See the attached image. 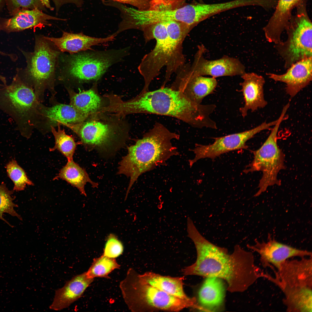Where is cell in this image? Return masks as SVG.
<instances>
[{
	"label": "cell",
	"mask_w": 312,
	"mask_h": 312,
	"mask_svg": "<svg viewBox=\"0 0 312 312\" xmlns=\"http://www.w3.org/2000/svg\"><path fill=\"white\" fill-rule=\"evenodd\" d=\"M187 232L195 245L197 258L194 263L182 270L184 275L220 278L227 282V289L232 293L244 291L263 277L264 272L256 265L251 252L236 245L233 253L229 254L226 248L203 237L192 221L187 222Z\"/></svg>",
	"instance_id": "cell-1"
},
{
	"label": "cell",
	"mask_w": 312,
	"mask_h": 312,
	"mask_svg": "<svg viewBox=\"0 0 312 312\" xmlns=\"http://www.w3.org/2000/svg\"><path fill=\"white\" fill-rule=\"evenodd\" d=\"M120 114H154L174 117L198 128H214L216 122L210 115L216 108L214 104L195 103L182 92L170 87H161L141 93L134 99L118 103Z\"/></svg>",
	"instance_id": "cell-2"
},
{
	"label": "cell",
	"mask_w": 312,
	"mask_h": 312,
	"mask_svg": "<svg viewBox=\"0 0 312 312\" xmlns=\"http://www.w3.org/2000/svg\"><path fill=\"white\" fill-rule=\"evenodd\" d=\"M179 138V134L156 122L142 139L128 147V153L121 161L118 172L130 178L126 198L131 187L141 174L157 166L166 165L170 157L179 155L177 148L172 146L171 141Z\"/></svg>",
	"instance_id": "cell-3"
},
{
	"label": "cell",
	"mask_w": 312,
	"mask_h": 312,
	"mask_svg": "<svg viewBox=\"0 0 312 312\" xmlns=\"http://www.w3.org/2000/svg\"><path fill=\"white\" fill-rule=\"evenodd\" d=\"M142 31L146 41L154 39L156 40L154 48L143 57L138 67L144 81L141 92H144L149 91L151 82L163 67H166V74L170 75L183 64V43L185 37L177 30H170L168 33L164 22L148 25Z\"/></svg>",
	"instance_id": "cell-4"
},
{
	"label": "cell",
	"mask_w": 312,
	"mask_h": 312,
	"mask_svg": "<svg viewBox=\"0 0 312 312\" xmlns=\"http://www.w3.org/2000/svg\"><path fill=\"white\" fill-rule=\"evenodd\" d=\"M287 259L281 268L272 269L275 276L266 273L265 278L283 292V302L288 312H311L312 257Z\"/></svg>",
	"instance_id": "cell-5"
},
{
	"label": "cell",
	"mask_w": 312,
	"mask_h": 312,
	"mask_svg": "<svg viewBox=\"0 0 312 312\" xmlns=\"http://www.w3.org/2000/svg\"><path fill=\"white\" fill-rule=\"evenodd\" d=\"M119 287L125 303L132 311L148 308L177 312L188 307H199L194 297L182 299L142 282L131 268L128 270Z\"/></svg>",
	"instance_id": "cell-6"
},
{
	"label": "cell",
	"mask_w": 312,
	"mask_h": 312,
	"mask_svg": "<svg viewBox=\"0 0 312 312\" xmlns=\"http://www.w3.org/2000/svg\"><path fill=\"white\" fill-rule=\"evenodd\" d=\"M287 111L285 109H282L277 122L272 128L265 142L259 149L252 151L253 160L244 170L245 173L255 171L262 172L259 190L255 196H259L270 186L281 185L277 176L279 171L285 168V155L278 145L277 134L281 122L287 118L286 115Z\"/></svg>",
	"instance_id": "cell-7"
},
{
	"label": "cell",
	"mask_w": 312,
	"mask_h": 312,
	"mask_svg": "<svg viewBox=\"0 0 312 312\" xmlns=\"http://www.w3.org/2000/svg\"><path fill=\"white\" fill-rule=\"evenodd\" d=\"M307 1L296 7V14L290 18L285 29L286 40L274 46L284 60L286 68L297 61L312 57V25L307 11Z\"/></svg>",
	"instance_id": "cell-8"
},
{
	"label": "cell",
	"mask_w": 312,
	"mask_h": 312,
	"mask_svg": "<svg viewBox=\"0 0 312 312\" xmlns=\"http://www.w3.org/2000/svg\"><path fill=\"white\" fill-rule=\"evenodd\" d=\"M36 102L31 87L16 73L10 84L0 87V110L12 118L16 130L27 138L30 136L29 129Z\"/></svg>",
	"instance_id": "cell-9"
},
{
	"label": "cell",
	"mask_w": 312,
	"mask_h": 312,
	"mask_svg": "<svg viewBox=\"0 0 312 312\" xmlns=\"http://www.w3.org/2000/svg\"><path fill=\"white\" fill-rule=\"evenodd\" d=\"M89 116L90 118L80 123L66 125L77 133L88 149L108 148L127 134L125 124L118 118L101 115L99 112Z\"/></svg>",
	"instance_id": "cell-10"
},
{
	"label": "cell",
	"mask_w": 312,
	"mask_h": 312,
	"mask_svg": "<svg viewBox=\"0 0 312 312\" xmlns=\"http://www.w3.org/2000/svg\"><path fill=\"white\" fill-rule=\"evenodd\" d=\"M129 47H128L72 55L66 60V73L69 77L80 82L98 80L110 66L122 61L129 54Z\"/></svg>",
	"instance_id": "cell-11"
},
{
	"label": "cell",
	"mask_w": 312,
	"mask_h": 312,
	"mask_svg": "<svg viewBox=\"0 0 312 312\" xmlns=\"http://www.w3.org/2000/svg\"><path fill=\"white\" fill-rule=\"evenodd\" d=\"M26 59L25 68H17L16 74L30 86H42L48 83L54 78L57 60L59 54L44 37H37L34 51L21 50Z\"/></svg>",
	"instance_id": "cell-12"
},
{
	"label": "cell",
	"mask_w": 312,
	"mask_h": 312,
	"mask_svg": "<svg viewBox=\"0 0 312 312\" xmlns=\"http://www.w3.org/2000/svg\"><path fill=\"white\" fill-rule=\"evenodd\" d=\"M275 121H266L251 129L226 136L214 138V142L208 145L196 144L195 148L191 150L195 156L189 160L190 166L198 160L205 158L212 159L222 154L240 149H247L246 142L256 134L263 130L271 129L275 124Z\"/></svg>",
	"instance_id": "cell-13"
},
{
	"label": "cell",
	"mask_w": 312,
	"mask_h": 312,
	"mask_svg": "<svg viewBox=\"0 0 312 312\" xmlns=\"http://www.w3.org/2000/svg\"><path fill=\"white\" fill-rule=\"evenodd\" d=\"M255 241L254 245H247V247L259 254L261 264L264 268H275L278 270L283 263L290 258L312 257L311 252L279 242L269 234L266 242L257 239Z\"/></svg>",
	"instance_id": "cell-14"
},
{
	"label": "cell",
	"mask_w": 312,
	"mask_h": 312,
	"mask_svg": "<svg viewBox=\"0 0 312 312\" xmlns=\"http://www.w3.org/2000/svg\"><path fill=\"white\" fill-rule=\"evenodd\" d=\"M205 51L203 46L199 47L194 61L190 69L188 70L195 76L209 75L213 77L224 76H241L245 73V67L238 59L224 56L219 59L209 60L203 55Z\"/></svg>",
	"instance_id": "cell-15"
},
{
	"label": "cell",
	"mask_w": 312,
	"mask_h": 312,
	"mask_svg": "<svg viewBox=\"0 0 312 312\" xmlns=\"http://www.w3.org/2000/svg\"><path fill=\"white\" fill-rule=\"evenodd\" d=\"M285 73L266 74L275 81L286 84V91L291 97L296 96L308 86L312 79V57L304 59L292 64Z\"/></svg>",
	"instance_id": "cell-16"
},
{
	"label": "cell",
	"mask_w": 312,
	"mask_h": 312,
	"mask_svg": "<svg viewBox=\"0 0 312 312\" xmlns=\"http://www.w3.org/2000/svg\"><path fill=\"white\" fill-rule=\"evenodd\" d=\"M179 74L172 88L182 92L193 102L200 104L203 99L213 92L217 82L215 78L195 76L187 70Z\"/></svg>",
	"instance_id": "cell-17"
},
{
	"label": "cell",
	"mask_w": 312,
	"mask_h": 312,
	"mask_svg": "<svg viewBox=\"0 0 312 312\" xmlns=\"http://www.w3.org/2000/svg\"><path fill=\"white\" fill-rule=\"evenodd\" d=\"M241 76L243 81L240 83L241 91L244 95L245 104L239 111L244 118L249 110L254 112L265 107L268 103L264 96L265 80L262 76L252 72L245 73Z\"/></svg>",
	"instance_id": "cell-18"
},
{
	"label": "cell",
	"mask_w": 312,
	"mask_h": 312,
	"mask_svg": "<svg viewBox=\"0 0 312 312\" xmlns=\"http://www.w3.org/2000/svg\"><path fill=\"white\" fill-rule=\"evenodd\" d=\"M305 0H277L274 12L263 28L268 42L276 44L282 41L281 35L292 15L293 9Z\"/></svg>",
	"instance_id": "cell-19"
},
{
	"label": "cell",
	"mask_w": 312,
	"mask_h": 312,
	"mask_svg": "<svg viewBox=\"0 0 312 312\" xmlns=\"http://www.w3.org/2000/svg\"><path fill=\"white\" fill-rule=\"evenodd\" d=\"M49 20L65 21L47 14L38 9H24L0 24V30L7 33L17 32L32 28L49 25Z\"/></svg>",
	"instance_id": "cell-20"
},
{
	"label": "cell",
	"mask_w": 312,
	"mask_h": 312,
	"mask_svg": "<svg viewBox=\"0 0 312 312\" xmlns=\"http://www.w3.org/2000/svg\"><path fill=\"white\" fill-rule=\"evenodd\" d=\"M116 36L113 34L106 37L98 38L87 36L82 33L73 34L63 31L60 38L44 37L61 51L73 54L91 49L94 45L113 41Z\"/></svg>",
	"instance_id": "cell-21"
},
{
	"label": "cell",
	"mask_w": 312,
	"mask_h": 312,
	"mask_svg": "<svg viewBox=\"0 0 312 312\" xmlns=\"http://www.w3.org/2000/svg\"><path fill=\"white\" fill-rule=\"evenodd\" d=\"M94 279L88 277L86 272L73 277L56 291L50 309L59 311L68 307L81 297Z\"/></svg>",
	"instance_id": "cell-22"
},
{
	"label": "cell",
	"mask_w": 312,
	"mask_h": 312,
	"mask_svg": "<svg viewBox=\"0 0 312 312\" xmlns=\"http://www.w3.org/2000/svg\"><path fill=\"white\" fill-rule=\"evenodd\" d=\"M136 276L140 281L146 283L169 294L180 298H190L186 295L183 288V277H172L163 276L151 272Z\"/></svg>",
	"instance_id": "cell-23"
},
{
	"label": "cell",
	"mask_w": 312,
	"mask_h": 312,
	"mask_svg": "<svg viewBox=\"0 0 312 312\" xmlns=\"http://www.w3.org/2000/svg\"><path fill=\"white\" fill-rule=\"evenodd\" d=\"M225 296L222 280L217 277H207L199 290L198 301L203 306L213 308L222 304Z\"/></svg>",
	"instance_id": "cell-24"
},
{
	"label": "cell",
	"mask_w": 312,
	"mask_h": 312,
	"mask_svg": "<svg viewBox=\"0 0 312 312\" xmlns=\"http://www.w3.org/2000/svg\"><path fill=\"white\" fill-rule=\"evenodd\" d=\"M59 178L76 187L81 194L86 196V194L84 187L87 183H89L94 187H97L98 185L90 179L85 169L80 167L73 160L68 161L54 179Z\"/></svg>",
	"instance_id": "cell-25"
},
{
	"label": "cell",
	"mask_w": 312,
	"mask_h": 312,
	"mask_svg": "<svg viewBox=\"0 0 312 312\" xmlns=\"http://www.w3.org/2000/svg\"><path fill=\"white\" fill-rule=\"evenodd\" d=\"M70 93V104L88 117L102 109L103 100L95 91L94 87L79 93L72 92Z\"/></svg>",
	"instance_id": "cell-26"
},
{
	"label": "cell",
	"mask_w": 312,
	"mask_h": 312,
	"mask_svg": "<svg viewBox=\"0 0 312 312\" xmlns=\"http://www.w3.org/2000/svg\"><path fill=\"white\" fill-rule=\"evenodd\" d=\"M44 113L51 121L65 125L80 123L88 117L81 114L70 104L56 105L47 108Z\"/></svg>",
	"instance_id": "cell-27"
},
{
	"label": "cell",
	"mask_w": 312,
	"mask_h": 312,
	"mask_svg": "<svg viewBox=\"0 0 312 312\" xmlns=\"http://www.w3.org/2000/svg\"><path fill=\"white\" fill-rule=\"evenodd\" d=\"M56 130L51 126V131L54 136L55 144L50 149V151L57 150L66 158L68 161L73 160V156L77 146V143L73 137L66 134L64 130L61 129L60 123H57Z\"/></svg>",
	"instance_id": "cell-28"
},
{
	"label": "cell",
	"mask_w": 312,
	"mask_h": 312,
	"mask_svg": "<svg viewBox=\"0 0 312 312\" xmlns=\"http://www.w3.org/2000/svg\"><path fill=\"white\" fill-rule=\"evenodd\" d=\"M120 265L114 258L102 255L93 259L86 274L89 278L103 277L109 278L108 274L112 271L120 268Z\"/></svg>",
	"instance_id": "cell-29"
},
{
	"label": "cell",
	"mask_w": 312,
	"mask_h": 312,
	"mask_svg": "<svg viewBox=\"0 0 312 312\" xmlns=\"http://www.w3.org/2000/svg\"><path fill=\"white\" fill-rule=\"evenodd\" d=\"M14 191L10 190L7 188L5 184L2 183L0 185V220L3 221L12 228L14 226L3 218L4 213H7L13 217H16L21 221L23 220L22 217L15 211V208L18 206L14 203L15 198L12 197Z\"/></svg>",
	"instance_id": "cell-30"
},
{
	"label": "cell",
	"mask_w": 312,
	"mask_h": 312,
	"mask_svg": "<svg viewBox=\"0 0 312 312\" xmlns=\"http://www.w3.org/2000/svg\"><path fill=\"white\" fill-rule=\"evenodd\" d=\"M9 177L14 183L13 190L16 192L24 190L27 185H34L33 183L27 177L25 170L16 161L12 159L6 166Z\"/></svg>",
	"instance_id": "cell-31"
},
{
	"label": "cell",
	"mask_w": 312,
	"mask_h": 312,
	"mask_svg": "<svg viewBox=\"0 0 312 312\" xmlns=\"http://www.w3.org/2000/svg\"><path fill=\"white\" fill-rule=\"evenodd\" d=\"M123 246L122 242L114 234H111L107 238L103 255L110 258H114L122 254Z\"/></svg>",
	"instance_id": "cell-32"
},
{
	"label": "cell",
	"mask_w": 312,
	"mask_h": 312,
	"mask_svg": "<svg viewBox=\"0 0 312 312\" xmlns=\"http://www.w3.org/2000/svg\"><path fill=\"white\" fill-rule=\"evenodd\" d=\"M14 5L25 9H38L42 11H46L47 9L51 10L54 8L51 5L50 2L45 0H11Z\"/></svg>",
	"instance_id": "cell-33"
},
{
	"label": "cell",
	"mask_w": 312,
	"mask_h": 312,
	"mask_svg": "<svg viewBox=\"0 0 312 312\" xmlns=\"http://www.w3.org/2000/svg\"><path fill=\"white\" fill-rule=\"evenodd\" d=\"M118 2L126 4L135 7L140 10H146L149 8L150 0H111Z\"/></svg>",
	"instance_id": "cell-34"
},
{
	"label": "cell",
	"mask_w": 312,
	"mask_h": 312,
	"mask_svg": "<svg viewBox=\"0 0 312 312\" xmlns=\"http://www.w3.org/2000/svg\"><path fill=\"white\" fill-rule=\"evenodd\" d=\"M50 2L49 0H45ZM54 3L56 12H58L60 8L63 5L71 3L75 4L78 7H80L82 4V0H51Z\"/></svg>",
	"instance_id": "cell-35"
},
{
	"label": "cell",
	"mask_w": 312,
	"mask_h": 312,
	"mask_svg": "<svg viewBox=\"0 0 312 312\" xmlns=\"http://www.w3.org/2000/svg\"><path fill=\"white\" fill-rule=\"evenodd\" d=\"M169 2L171 3L174 4H177L178 3L180 2L182 0H168Z\"/></svg>",
	"instance_id": "cell-36"
},
{
	"label": "cell",
	"mask_w": 312,
	"mask_h": 312,
	"mask_svg": "<svg viewBox=\"0 0 312 312\" xmlns=\"http://www.w3.org/2000/svg\"><path fill=\"white\" fill-rule=\"evenodd\" d=\"M1 1H2V0H0V4L1 3Z\"/></svg>",
	"instance_id": "cell-37"
}]
</instances>
